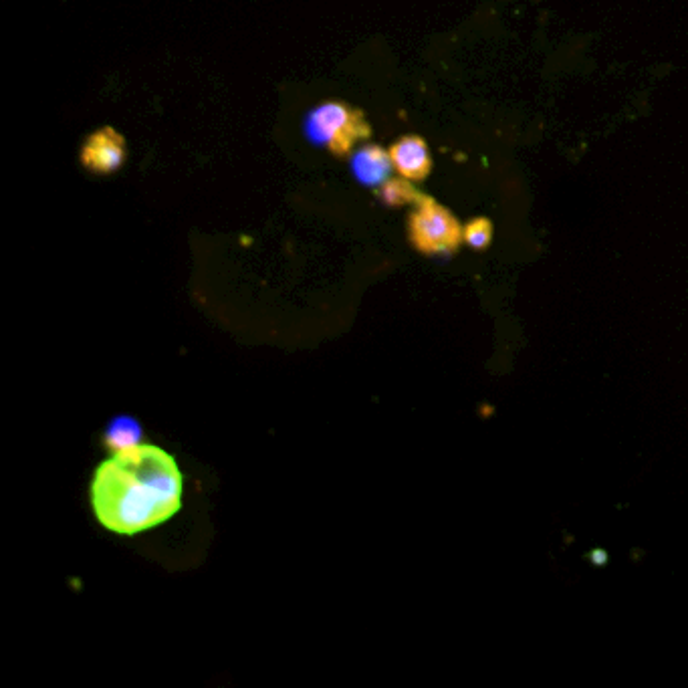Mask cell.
Segmentation results:
<instances>
[{
	"mask_svg": "<svg viewBox=\"0 0 688 688\" xmlns=\"http://www.w3.org/2000/svg\"><path fill=\"white\" fill-rule=\"evenodd\" d=\"M350 170L362 186L376 190L392 178L394 164L390 158V150L378 144H364L352 152Z\"/></svg>",
	"mask_w": 688,
	"mask_h": 688,
	"instance_id": "6",
	"label": "cell"
},
{
	"mask_svg": "<svg viewBox=\"0 0 688 688\" xmlns=\"http://www.w3.org/2000/svg\"><path fill=\"white\" fill-rule=\"evenodd\" d=\"M408 237L412 247L428 257L452 255L465 241L461 222L448 208L426 194L420 196L408 218Z\"/></svg>",
	"mask_w": 688,
	"mask_h": 688,
	"instance_id": "3",
	"label": "cell"
},
{
	"mask_svg": "<svg viewBox=\"0 0 688 688\" xmlns=\"http://www.w3.org/2000/svg\"><path fill=\"white\" fill-rule=\"evenodd\" d=\"M142 434V424L134 416L120 414L109 420L103 432V444L111 454L124 452L142 444Z\"/></svg>",
	"mask_w": 688,
	"mask_h": 688,
	"instance_id": "7",
	"label": "cell"
},
{
	"mask_svg": "<svg viewBox=\"0 0 688 688\" xmlns=\"http://www.w3.org/2000/svg\"><path fill=\"white\" fill-rule=\"evenodd\" d=\"M463 239L475 251H485L493 241V222L489 218H473L463 226Z\"/></svg>",
	"mask_w": 688,
	"mask_h": 688,
	"instance_id": "9",
	"label": "cell"
},
{
	"mask_svg": "<svg viewBox=\"0 0 688 688\" xmlns=\"http://www.w3.org/2000/svg\"><path fill=\"white\" fill-rule=\"evenodd\" d=\"M374 134L366 113L341 99L313 107L305 118V138L335 158H348L360 142Z\"/></svg>",
	"mask_w": 688,
	"mask_h": 688,
	"instance_id": "2",
	"label": "cell"
},
{
	"mask_svg": "<svg viewBox=\"0 0 688 688\" xmlns=\"http://www.w3.org/2000/svg\"><path fill=\"white\" fill-rule=\"evenodd\" d=\"M128 158L126 138L109 126L99 128L87 136L81 146L79 160L85 170L97 176L116 174Z\"/></svg>",
	"mask_w": 688,
	"mask_h": 688,
	"instance_id": "4",
	"label": "cell"
},
{
	"mask_svg": "<svg viewBox=\"0 0 688 688\" xmlns=\"http://www.w3.org/2000/svg\"><path fill=\"white\" fill-rule=\"evenodd\" d=\"M390 158L398 176L422 182L432 172V156L428 144L420 136H404L390 146Z\"/></svg>",
	"mask_w": 688,
	"mask_h": 688,
	"instance_id": "5",
	"label": "cell"
},
{
	"mask_svg": "<svg viewBox=\"0 0 688 688\" xmlns=\"http://www.w3.org/2000/svg\"><path fill=\"white\" fill-rule=\"evenodd\" d=\"M91 507L107 531L120 535L166 523L182 507L178 463L154 444L111 454L93 473Z\"/></svg>",
	"mask_w": 688,
	"mask_h": 688,
	"instance_id": "1",
	"label": "cell"
},
{
	"mask_svg": "<svg viewBox=\"0 0 688 688\" xmlns=\"http://www.w3.org/2000/svg\"><path fill=\"white\" fill-rule=\"evenodd\" d=\"M376 196L386 204V206H408L416 204L420 200V192L412 186V180L406 178H390L386 180L380 188H376Z\"/></svg>",
	"mask_w": 688,
	"mask_h": 688,
	"instance_id": "8",
	"label": "cell"
}]
</instances>
